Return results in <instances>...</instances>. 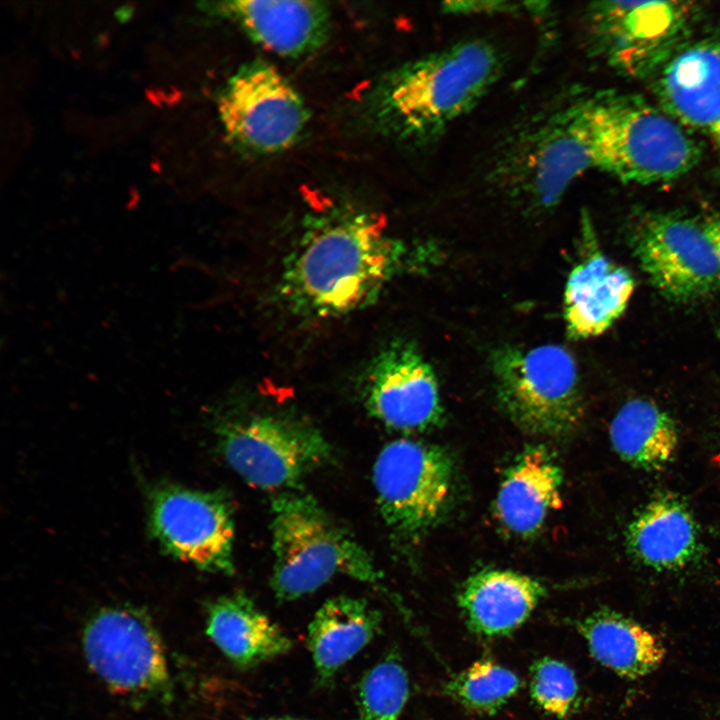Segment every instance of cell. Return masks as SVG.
Instances as JSON below:
<instances>
[{
  "instance_id": "cell-1",
  "label": "cell",
  "mask_w": 720,
  "mask_h": 720,
  "mask_svg": "<svg viewBox=\"0 0 720 720\" xmlns=\"http://www.w3.org/2000/svg\"><path fill=\"white\" fill-rule=\"evenodd\" d=\"M406 256L404 243L373 216L336 211L313 220L291 248L279 295L295 315L343 316L375 302Z\"/></svg>"
},
{
  "instance_id": "cell-2",
  "label": "cell",
  "mask_w": 720,
  "mask_h": 720,
  "mask_svg": "<svg viewBox=\"0 0 720 720\" xmlns=\"http://www.w3.org/2000/svg\"><path fill=\"white\" fill-rule=\"evenodd\" d=\"M500 68L493 45L461 41L385 74L366 96V116L394 140L430 141L479 102Z\"/></svg>"
},
{
  "instance_id": "cell-3",
  "label": "cell",
  "mask_w": 720,
  "mask_h": 720,
  "mask_svg": "<svg viewBox=\"0 0 720 720\" xmlns=\"http://www.w3.org/2000/svg\"><path fill=\"white\" fill-rule=\"evenodd\" d=\"M580 104L593 169L649 185L679 179L700 160L688 129L640 96L601 91Z\"/></svg>"
},
{
  "instance_id": "cell-4",
  "label": "cell",
  "mask_w": 720,
  "mask_h": 720,
  "mask_svg": "<svg viewBox=\"0 0 720 720\" xmlns=\"http://www.w3.org/2000/svg\"><path fill=\"white\" fill-rule=\"evenodd\" d=\"M271 587L280 600L313 593L336 575L376 585L368 552L310 495L283 491L271 501Z\"/></svg>"
},
{
  "instance_id": "cell-5",
  "label": "cell",
  "mask_w": 720,
  "mask_h": 720,
  "mask_svg": "<svg viewBox=\"0 0 720 720\" xmlns=\"http://www.w3.org/2000/svg\"><path fill=\"white\" fill-rule=\"evenodd\" d=\"M498 400L523 431L559 437L583 417L577 364L562 346H504L491 359Z\"/></svg>"
},
{
  "instance_id": "cell-6",
  "label": "cell",
  "mask_w": 720,
  "mask_h": 720,
  "mask_svg": "<svg viewBox=\"0 0 720 720\" xmlns=\"http://www.w3.org/2000/svg\"><path fill=\"white\" fill-rule=\"evenodd\" d=\"M216 433L229 466L263 490L289 491L332 456L331 446L316 427L288 415L226 419L218 423Z\"/></svg>"
},
{
  "instance_id": "cell-7",
  "label": "cell",
  "mask_w": 720,
  "mask_h": 720,
  "mask_svg": "<svg viewBox=\"0 0 720 720\" xmlns=\"http://www.w3.org/2000/svg\"><path fill=\"white\" fill-rule=\"evenodd\" d=\"M700 8L682 1H600L588 8L593 43L617 72L651 80L693 36Z\"/></svg>"
},
{
  "instance_id": "cell-8",
  "label": "cell",
  "mask_w": 720,
  "mask_h": 720,
  "mask_svg": "<svg viewBox=\"0 0 720 720\" xmlns=\"http://www.w3.org/2000/svg\"><path fill=\"white\" fill-rule=\"evenodd\" d=\"M496 175L537 207L556 204L568 187L593 169L580 97L533 120L502 153Z\"/></svg>"
},
{
  "instance_id": "cell-9",
  "label": "cell",
  "mask_w": 720,
  "mask_h": 720,
  "mask_svg": "<svg viewBox=\"0 0 720 720\" xmlns=\"http://www.w3.org/2000/svg\"><path fill=\"white\" fill-rule=\"evenodd\" d=\"M454 464L438 445L397 439L379 453L373 483L381 515L393 532L417 536L433 527L448 507Z\"/></svg>"
},
{
  "instance_id": "cell-10",
  "label": "cell",
  "mask_w": 720,
  "mask_h": 720,
  "mask_svg": "<svg viewBox=\"0 0 720 720\" xmlns=\"http://www.w3.org/2000/svg\"><path fill=\"white\" fill-rule=\"evenodd\" d=\"M632 239L640 267L665 297L689 301L720 290V258L704 214L646 213Z\"/></svg>"
},
{
  "instance_id": "cell-11",
  "label": "cell",
  "mask_w": 720,
  "mask_h": 720,
  "mask_svg": "<svg viewBox=\"0 0 720 720\" xmlns=\"http://www.w3.org/2000/svg\"><path fill=\"white\" fill-rule=\"evenodd\" d=\"M219 113L232 141L259 154L290 147L308 120L299 93L263 60L243 65L232 76L219 99Z\"/></svg>"
},
{
  "instance_id": "cell-12",
  "label": "cell",
  "mask_w": 720,
  "mask_h": 720,
  "mask_svg": "<svg viewBox=\"0 0 720 720\" xmlns=\"http://www.w3.org/2000/svg\"><path fill=\"white\" fill-rule=\"evenodd\" d=\"M149 523L154 538L173 557L204 571L233 573L234 521L222 496L161 486L151 495Z\"/></svg>"
},
{
  "instance_id": "cell-13",
  "label": "cell",
  "mask_w": 720,
  "mask_h": 720,
  "mask_svg": "<svg viewBox=\"0 0 720 720\" xmlns=\"http://www.w3.org/2000/svg\"><path fill=\"white\" fill-rule=\"evenodd\" d=\"M83 650L90 667L113 689L126 693H166L170 676L159 636L135 610L108 608L87 624Z\"/></svg>"
},
{
  "instance_id": "cell-14",
  "label": "cell",
  "mask_w": 720,
  "mask_h": 720,
  "mask_svg": "<svg viewBox=\"0 0 720 720\" xmlns=\"http://www.w3.org/2000/svg\"><path fill=\"white\" fill-rule=\"evenodd\" d=\"M363 397L370 415L392 429L423 431L443 418L436 375L408 341H393L375 355L365 373Z\"/></svg>"
},
{
  "instance_id": "cell-15",
  "label": "cell",
  "mask_w": 720,
  "mask_h": 720,
  "mask_svg": "<svg viewBox=\"0 0 720 720\" xmlns=\"http://www.w3.org/2000/svg\"><path fill=\"white\" fill-rule=\"evenodd\" d=\"M650 81L660 107L709 141L720 168V32L693 35Z\"/></svg>"
},
{
  "instance_id": "cell-16",
  "label": "cell",
  "mask_w": 720,
  "mask_h": 720,
  "mask_svg": "<svg viewBox=\"0 0 720 720\" xmlns=\"http://www.w3.org/2000/svg\"><path fill=\"white\" fill-rule=\"evenodd\" d=\"M583 257L571 270L564 291V318L573 338L597 336L624 312L634 280L623 267L599 251L591 228L584 223Z\"/></svg>"
},
{
  "instance_id": "cell-17",
  "label": "cell",
  "mask_w": 720,
  "mask_h": 720,
  "mask_svg": "<svg viewBox=\"0 0 720 720\" xmlns=\"http://www.w3.org/2000/svg\"><path fill=\"white\" fill-rule=\"evenodd\" d=\"M225 16L240 25L263 48L286 57H299L327 40L331 16L319 1H228L219 4Z\"/></svg>"
},
{
  "instance_id": "cell-18",
  "label": "cell",
  "mask_w": 720,
  "mask_h": 720,
  "mask_svg": "<svg viewBox=\"0 0 720 720\" xmlns=\"http://www.w3.org/2000/svg\"><path fill=\"white\" fill-rule=\"evenodd\" d=\"M546 594L538 579L510 570H483L470 576L458 595L469 629L486 638L517 630Z\"/></svg>"
},
{
  "instance_id": "cell-19",
  "label": "cell",
  "mask_w": 720,
  "mask_h": 720,
  "mask_svg": "<svg viewBox=\"0 0 720 720\" xmlns=\"http://www.w3.org/2000/svg\"><path fill=\"white\" fill-rule=\"evenodd\" d=\"M563 474L544 446H529L506 470L496 498V514L510 532L537 533L551 510L560 508Z\"/></svg>"
},
{
  "instance_id": "cell-20",
  "label": "cell",
  "mask_w": 720,
  "mask_h": 720,
  "mask_svg": "<svg viewBox=\"0 0 720 720\" xmlns=\"http://www.w3.org/2000/svg\"><path fill=\"white\" fill-rule=\"evenodd\" d=\"M626 544L643 565L671 571L695 558L699 532L685 503L672 494H662L635 514L626 531Z\"/></svg>"
},
{
  "instance_id": "cell-21",
  "label": "cell",
  "mask_w": 720,
  "mask_h": 720,
  "mask_svg": "<svg viewBox=\"0 0 720 720\" xmlns=\"http://www.w3.org/2000/svg\"><path fill=\"white\" fill-rule=\"evenodd\" d=\"M206 632L241 669L255 667L292 648L286 632L243 594L223 596L209 606Z\"/></svg>"
},
{
  "instance_id": "cell-22",
  "label": "cell",
  "mask_w": 720,
  "mask_h": 720,
  "mask_svg": "<svg viewBox=\"0 0 720 720\" xmlns=\"http://www.w3.org/2000/svg\"><path fill=\"white\" fill-rule=\"evenodd\" d=\"M380 630V613L364 599L337 596L324 602L307 631V645L318 680L330 682Z\"/></svg>"
},
{
  "instance_id": "cell-23",
  "label": "cell",
  "mask_w": 720,
  "mask_h": 720,
  "mask_svg": "<svg viewBox=\"0 0 720 720\" xmlns=\"http://www.w3.org/2000/svg\"><path fill=\"white\" fill-rule=\"evenodd\" d=\"M590 655L616 675L637 680L656 671L666 648L639 622L611 609H599L577 624Z\"/></svg>"
},
{
  "instance_id": "cell-24",
  "label": "cell",
  "mask_w": 720,
  "mask_h": 720,
  "mask_svg": "<svg viewBox=\"0 0 720 720\" xmlns=\"http://www.w3.org/2000/svg\"><path fill=\"white\" fill-rule=\"evenodd\" d=\"M617 455L633 467L655 471L669 464L678 447V430L670 415L654 402L635 398L624 403L609 427Z\"/></svg>"
},
{
  "instance_id": "cell-25",
  "label": "cell",
  "mask_w": 720,
  "mask_h": 720,
  "mask_svg": "<svg viewBox=\"0 0 720 720\" xmlns=\"http://www.w3.org/2000/svg\"><path fill=\"white\" fill-rule=\"evenodd\" d=\"M520 685L514 671L494 660L481 659L452 678L446 688L467 710L491 715L517 694Z\"/></svg>"
},
{
  "instance_id": "cell-26",
  "label": "cell",
  "mask_w": 720,
  "mask_h": 720,
  "mask_svg": "<svg viewBox=\"0 0 720 720\" xmlns=\"http://www.w3.org/2000/svg\"><path fill=\"white\" fill-rule=\"evenodd\" d=\"M409 696V680L400 658L391 652L362 677L358 720H400Z\"/></svg>"
},
{
  "instance_id": "cell-27",
  "label": "cell",
  "mask_w": 720,
  "mask_h": 720,
  "mask_svg": "<svg viewBox=\"0 0 720 720\" xmlns=\"http://www.w3.org/2000/svg\"><path fill=\"white\" fill-rule=\"evenodd\" d=\"M530 695L543 712L564 719L576 711L580 687L569 665L543 657L537 659L530 668Z\"/></svg>"
},
{
  "instance_id": "cell-28",
  "label": "cell",
  "mask_w": 720,
  "mask_h": 720,
  "mask_svg": "<svg viewBox=\"0 0 720 720\" xmlns=\"http://www.w3.org/2000/svg\"><path fill=\"white\" fill-rule=\"evenodd\" d=\"M704 218L708 234L720 258V215L704 214Z\"/></svg>"
},
{
  "instance_id": "cell-29",
  "label": "cell",
  "mask_w": 720,
  "mask_h": 720,
  "mask_svg": "<svg viewBox=\"0 0 720 720\" xmlns=\"http://www.w3.org/2000/svg\"><path fill=\"white\" fill-rule=\"evenodd\" d=\"M263 720H310V719L291 717V716H283V717H272V718H267V719H263Z\"/></svg>"
},
{
  "instance_id": "cell-30",
  "label": "cell",
  "mask_w": 720,
  "mask_h": 720,
  "mask_svg": "<svg viewBox=\"0 0 720 720\" xmlns=\"http://www.w3.org/2000/svg\"><path fill=\"white\" fill-rule=\"evenodd\" d=\"M717 458H718V461H719V463H720V453L718 454Z\"/></svg>"
}]
</instances>
